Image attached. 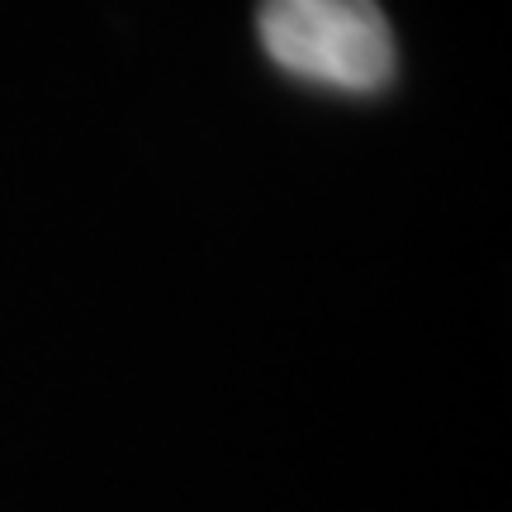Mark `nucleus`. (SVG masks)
Here are the masks:
<instances>
[{"label": "nucleus", "mask_w": 512, "mask_h": 512, "mask_svg": "<svg viewBox=\"0 0 512 512\" xmlns=\"http://www.w3.org/2000/svg\"><path fill=\"white\" fill-rule=\"evenodd\" d=\"M256 34L280 72L313 86L380 91L394 76V34L380 0H261Z\"/></svg>", "instance_id": "obj_1"}]
</instances>
